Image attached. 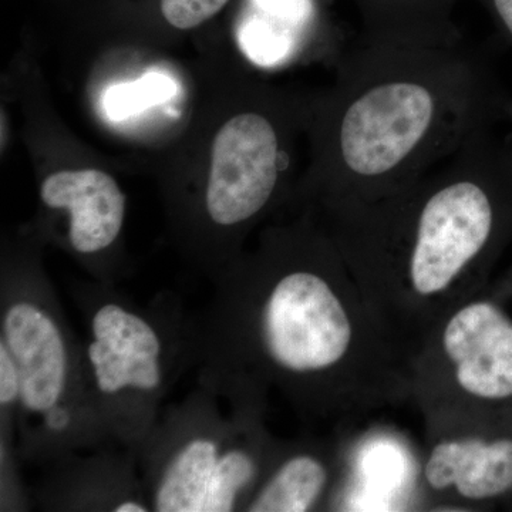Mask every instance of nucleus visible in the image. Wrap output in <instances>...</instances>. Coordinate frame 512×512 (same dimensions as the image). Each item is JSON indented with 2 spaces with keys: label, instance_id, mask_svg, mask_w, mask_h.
Instances as JSON below:
<instances>
[{
  "label": "nucleus",
  "instance_id": "nucleus-1",
  "mask_svg": "<svg viewBox=\"0 0 512 512\" xmlns=\"http://www.w3.org/2000/svg\"><path fill=\"white\" fill-rule=\"evenodd\" d=\"M197 313L198 383L266 413L278 394L301 419L382 396L394 333L328 229L275 231L215 278Z\"/></svg>",
  "mask_w": 512,
  "mask_h": 512
},
{
  "label": "nucleus",
  "instance_id": "nucleus-2",
  "mask_svg": "<svg viewBox=\"0 0 512 512\" xmlns=\"http://www.w3.org/2000/svg\"><path fill=\"white\" fill-rule=\"evenodd\" d=\"M316 187L326 221L392 197L476 131L512 121V100L480 53L360 37L320 107Z\"/></svg>",
  "mask_w": 512,
  "mask_h": 512
},
{
  "label": "nucleus",
  "instance_id": "nucleus-3",
  "mask_svg": "<svg viewBox=\"0 0 512 512\" xmlns=\"http://www.w3.org/2000/svg\"><path fill=\"white\" fill-rule=\"evenodd\" d=\"M350 268L397 332L431 330L487 288L512 245V157L494 127L386 200L329 220Z\"/></svg>",
  "mask_w": 512,
  "mask_h": 512
},
{
  "label": "nucleus",
  "instance_id": "nucleus-4",
  "mask_svg": "<svg viewBox=\"0 0 512 512\" xmlns=\"http://www.w3.org/2000/svg\"><path fill=\"white\" fill-rule=\"evenodd\" d=\"M82 320L87 387L110 439L131 453L143 443L174 384L197 366V315L171 293L140 305L116 285L70 289Z\"/></svg>",
  "mask_w": 512,
  "mask_h": 512
},
{
  "label": "nucleus",
  "instance_id": "nucleus-5",
  "mask_svg": "<svg viewBox=\"0 0 512 512\" xmlns=\"http://www.w3.org/2000/svg\"><path fill=\"white\" fill-rule=\"evenodd\" d=\"M0 343L12 353L20 373L15 448L23 461L45 468L117 444L94 409L82 339L39 266L3 271Z\"/></svg>",
  "mask_w": 512,
  "mask_h": 512
},
{
  "label": "nucleus",
  "instance_id": "nucleus-6",
  "mask_svg": "<svg viewBox=\"0 0 512 512\" xmlns=\"http://www.w3.org/2000/svg\"><path fill=\"white\" fill-rule=\"evenodd\" d=\"M264 419L201 383L164 407L133 453L151 511H244L282 444Z\"/></svg>",
  "mask_w": 512,
  "mask_h": 512
},
{
  "label": "nucleus",
  "instance_id": "nucleus-7",
  "mask_svg": "<svg viewBox=\"0 0 512 512\" xmlns=\"http://www.w3.org/2000/svg\"><path fill=\"white\" fill-rule=\"evenodd\" d=\"M477 293L441 320L426 339L441 379L466 402V427L512 414V311L495 285Z\"/></svg>",
  "mask_w": 512,
  "mask_h": 512
},
{
  "label": "nucleus",
  "instance_id": "nucleus-8",
  "mask_svg": "<svg viewBox=\"0 0 512 512\" xmlns=\"http://www.w3.org/2000/svg\"><path fill=\"white\" fill-rule=\"evenodd\" d=\"M281 128L271 113L248 110L215 134L202 197L212 231L235 234L271 208L289 163Z\"/></svg>",
  "mask_w": 512,
  "mask_h": 512
},
{
  "label": "nucleus",
  "instance_id": "nucleus-9",
  "mask_svg": "<svg viewBox=\"0 0 512 512\" xmlns=\"http://www.w3.org/2000/svg\"><path fill=\"white\" fill-rule=\"evenodd\" d=\"M36 503L46 511H151L134 454L107 444L45 467Z\"/></svg>",
  "mask_w": 512,
  "mask_h": 512
},
{
  "label": "nucleus",
  "instance_id": "nucleus-10",
  "mask_svg": "<svg viewBox=\"0 0 512 512\" xmlns=\"http://www.w3.org/2000/svg\"><path fill=\"white\" fill-rule=\"evenodd\" d=\"M329 0H242L237 40L249 62L278 69L323 43L340 56L343 37L330 22Z\"/></svg>",
  "mask_w": 512,
  "mask_h": 512
},
{
  "label": "nucleus",
  "instance_id": "nucleus-11",
  "mask_svg": "<svg viewBox=\"0 0 512 512\" xmlns=\"http://www.w3.org/2000/svg\"><path fill=\"white\" fill-rule=\"evenodd\" d=\"M40 201L67 214V245L84 259L109 255L119 242L127 198L110 174L97 168L63 170L40 185Z\"/></svg>",
  "mask_w": 512,
  "mask_h": 512
},
{
  "label": "nucleus",
  "instance_id": "nucleus-12",
  "mask_svg": "<svg viewBox=\"0 0 512 512\" xmlns=\"http://www.w3.org/2000/svg\"><path fill=\"white\" fill-rule=\"evenodd\" d=\"M333 470L325 451L312 444H281L264 477L251 494L245 512L319 510L328 497Z\"/></svg>",
  "mask_w": 512,
  "mask_h": 512
},
{
  "label": "nucleus",
  "instance_id": "nucleus-13",
  "mask_svg": "<svg viewBox=\"0 0 512 512\" xmlns=\"http://www.w3.org/2000/svg\"><path fill=\"white\" fill-rule=\"evenodd\" d=\"M362 22V37L417 45L463 40L453 20L460 0H348Z\"/></svg>",
  "mask_w": 512,
  "mask_h": 512
},
{
  "label": "nucleus",
  "instance_id": "nucleus-14",
  "mask_svg": "<svg viewBox=\"0 0 512 512\" xmlns=\"http://www.w3.org/2000/svg\"><path fill=\"white\" fill-rule=\"evenodd\" d=\"M229 0H160L161 15L175 29L190 30L217 16Z\"/></svg>",
  "mask_w": 512,
  "mask_h": 512
},
{
  "label": "nucleus",
  "instance_id": "nucleus-15",
  "mask_svg": "<svg viewBox=\"0 0 512 512\" xmlns=\"http://www.w3.org/2000/svg\"><path fill=\"white\" fill-rule=\"evenodd\" d=\"M477 2L487 10L501 36L512 43V0H477Z\"/></svg>",
  "mask_w": 512,
  "mask_h": 512
},
{
  "label": "nucleus",
  "instance_id": "nucleus-16",
  "mask_svg": "<svg viewBox=\"0 0 512 512\" xmlns=\"http://www.w3.org/2000/svg\"><path fill=\"white\" fill-rule=\"evenodd\" d=\"M505 146H507L508 151H510L511 157H512V131L510 134H508L507 138H505Z\"/></svg>",
  "mask_w": 512,
  "mask_h": 512
}]
</instances>
